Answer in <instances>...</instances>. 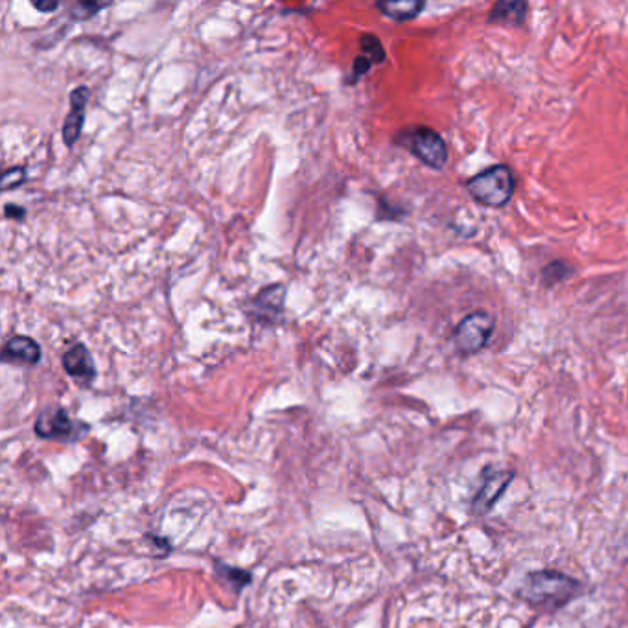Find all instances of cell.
<instances>
[{
  "mask_svg": "<svg viewBox=\"0 0 628 628\" xmlns=\"http://www.w3.org/2000/svg\"><path fill=\"white\" fill-rule=\"evenodd\" d=\"M89 87H78L70 93V111L65 124H63V142L67 146H74L80 135H82L83 126H85V111H87V102H89Z\"/></svg>",
  "mask_w": 628,
  "mask_h": 628,
  "instance_id": "cell-8",
  "label": "cell"
},
{
  "mask_svg": "<svg viewBox=\"0 0 628 628\" xmlns=\"http://www.w3.org/2000/svg\"><path fill=\"white\" fill-rule=\"evenodd\" d=\"M527 4L525 2H498L494 4V8L490 10V23L505 24H522L524 23L525 13H527Z\"/></svg>",
  "mask_w": 628,
  "mask_h": 628,
  "instance_id": "cell-12",
  "label": "cell"
},
{
  "mask_svg": "<svg viewBox=\"0 0 628 628\" xmlns=\"http://www.w3.org/2000/svg\"><path fill=\"white\" fill-rule=\"evenodd\" d=\"M111 4L109 2H76L72 8H70L69 15L74 21H85V19H91L96 13L102 12L105 8H109Z\"/></svg>",
  "mask_w": 628,
  "mask_h": 628,
  "instance_id": "cell-15",
  "label": "cell"
},
{
  "mask_svg": "<svg viewBox=\"0 0 628 628\" xmlns=\"http://www.w3.org/2000/svg\"><path fill=\"white\" fill-rule=\"evenodd\" d=\"M24 181H26V170H24L23 166H13V168H8L2 174L0 188L4 192H8V190H13V188L21 187Z\"/></svg>",
  "mask_w": 628,
  "mask_h": 628,
  "instance_id": "cell-17",
  "label": "cell"
},
{
  "mask_svg": "<svg viewBox=\"0 0 628 628\" xmlns=\"http://www.w3.org/2000/svg\"><path fill=\"white\" fill-rule=\"evenodd\" d=\"M570 273V264H566L562 260H555V262L547 264L546 269L542 271V277L546 280L547 286H551V284H559L562 280L568 279Z\"/></svg>",
  "mask_w": 628,
  "mask_h": 628,
  "instance_id": "cell-16",
  "label": "cell"
},
{
  "mask_svg": "<svg viewBox=\"0 0 628 628\" xmlns=\"http://www.w3.org/2000/svg\"><path fill=\"white\" fill-rule=\"evenodd\" d=\"M361 56H365L367 59L373 61V65L376 63H384L385 50L382 47V41L373 34H363L360 39Z\"/></svg>",
  "mask_w": 628,
  "mask_h": 628,
  "instance_id": "cell-14",
  "label": "cell"
},
{
  "mask_svg": "<svg viewBox=\"0 0 628 628\" xmlns=\"http://www.w3.org/2000/svg\"><path fill=\"white\" fill-rule=\"evenodd\" d=\"M0 358L4 363L32 367L41 361V347L35 339L28 336H13L6 341Z\"/></svg>",
  "mask_w": 628,
  "mask_h": 628,
  "instance_id": "cell-9",
  "label": "cell"
},
{
  "mask_svg": "<svg viewBox=\"0 0 628 628\" xmlns=\"http://www.w3.org/2000/svg\"><path fill=\"white\" fill-rule=\"evenodd\" d=\"M371 67H373V61L365 58V56L354 59V65H352V80H350V82H360L361 78L371 70Z\"/></svg>",
  "mask_w": 628,
  "mask_h": 628,
  "instance_id": "cell-18",
  "label": "cell"
},
{
  "mask_svg": "<svg viewBox=\"0 0 628 628\" xmlns=\"http://www.w3.org/2000/svg\"><path fill=\"white\" fill-rule=\"evenodd\" d=\"M518 594L531 605L559 608L581 594V584L559 571H535L525 577Z\"/></svg>",
  "mask_w": 628,
  "mask_h": 628,
  "instance_id": "cell-1",
  "label": "cell"
},
{
  "mask_svg": "<svg viewBox=\"0 0 628 628\" xmlns=\"http://www.w3.org/2000/svg\"><path fill=\"white\" fill-rule=\"evenodd\" d=\"M494 325H496L494 315L485 310H477L466 315L455 328V347L465 356H474L487 347Z\"/></svg>",
  "mask_w": 628,
  "mask_h": 628,
  "instance_id": "cell-4",
  "label": "cell"
},
{
  "mask_svg": "<svg viewBox=\"0 0 628 628\" xmlns=\"http://www.w3.org/2000/svg\"><path fill=\"white\" fill-rule=\"evenodd\" d=\"M396 142L433 170H442L448 163V146L435 129L426 126L406 129L400 131Z\"/></svg>",
  "mask_w": 628,
  "mask_h": 628,
  "instance_id": "cell-3",
  "label": "cell"
},
{
  "mask_svg": "<svg viewBox=\"0 0 628 628\" xmlns=\"http://www.w3.org/2000/svg\"><path fill=\"white\" fill-rule=\"evenodd\" d=\"M511 472H490V476L483 479V485L477 492L476 500H474V511L479 514L489 512L494 503L500 500L501 494L509 487L511 483Z\"/></svg>",
  "mask_w": 628,
  "mask_h": 628,
  "instance_id": "cell-10",
  "label": "cell"
},
{
  "mask_svg": "<svg viewBox=\"0 0 628 628\" xmlns=\"http://www.w3.org/2000/svg\"><path fill=\"white\" fill-rule=\"evenodd\" d=\"M216 571L220 573L221 577L225 579V581L229 582V584H233L234 590L236 592H240L242 588L245 586H249L251 584V579H253V575L249 573V571L240 570V568H233V566H227V564H223V562H218L216 564Z\"/></svg>",
  "mask_w": 628,
  "mask_h": 628,
  "instance_id": "cell-13",
  "label": "cell"
},
{
  "mask_svg": "<svg viewBox=\"0 0 628 628\" xmlns=\"http://www.w3.org/2000/svg\"><path fill=\"white\" fill-rule=\"evenodd\" d=\"M61 363H63L65 373L83 387H89L96 380V365H94L93 354L83 343H76L74 347H70L63 354Z\"/></svg>",
  "mask_w": 628,
  "mask_h": 628,
  "instance_id": "cell-6",
  "label": "cell"
},
{
  "mask_svg": "<svg viewBox=\"0 0 628 628\" xmlns=\"http://www.w3.org/2000/svg\"><path fill=\"white\" fill-rule=\"evenodd\" d=\"M37 437L47 441H76L89 431V426L80 420L70 419L69 411L63 408L43 411L34 426Z\"/></svg>",
  "mask_w": 628,
  "mask_h": 628,
  "instance_id": "cell-5",
  "label": "cell"
},
{
  "mask_svg": "<svg viewBox=\"0 0 628 628\" xmlns=\"http://www.w3.org/2000/svg\"><path fill=\"white\" fill-rule=\"evenodd\" d=\"M466 190L483 207L501 209L514 194V174L507 164H496L466 181Z\"/></svg>",
  "mask_w": 628,
  "mask_h": 628,
  "instance_id": "cell-2",
  "label": "cell"
},
{
  "mask_svg": "<svg viewBox=\"0 0 628 628\" xmlns=\"http://www.w3.org/2000/svg\"><path fill=\"white\" fill-rule=\"evenodd\" d=\"M32 6H34L37 12L50 13L58 10L59 2H37V0H35V2H32Z\"/></svg>",
  "mask_w": 628,
  "mask_h": 628,
  "instance_id": "cell-20",
  "label": "cell"
},
{
  "mask_svg": "<svg viewBox=\"0 0 628 628\" xmlns=\"http://www.w3.org/2000/svg\"><path fill=\"white\" fill-rule=\"evenodd\" d=\"M284 299H286V286L271 284L260 291L251 303V314L258 321L277 323L284 312Z\"/></svg>",
  "mask_w": 628,
  "mask_h": 628,
  "instance_id": "cell-7",
  "label": "cell"
},
{
  "mask_svg": "<svg viewBox=\"0 0 628 628\" xmlns=\"http://www.w3.org/2000/svg\"><path fill=\"white\" fill-rule=\"evenodd\" d=\"M376 8L384 13L385 17H389V19H395V21H411V19H415V17L426 8V2H419V0L378 2Z\"/></svg>",
  "mask_w": 628,
  "mask_h": 628,
  "instance_id": "cell-11",
  "label": "cell"
},
{
  "mask_svg": "<svg viewBox=\"0 0 628 628\" xmlns=\"http://www.w3.org/2000/svg\"><path fill=\"white\" fill-rule=\"evenodd\" d=\"M26 209L21 207V205H13V203H8L6 207H4V218L6 220H15V221H23L26 218Z\"/></svg>",
  "mask_w": 628,
  "mask_h": 628,
  "instance_id": "cell-19",
  "label": "cell"
}]
</instances>
